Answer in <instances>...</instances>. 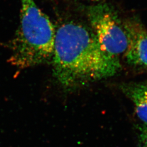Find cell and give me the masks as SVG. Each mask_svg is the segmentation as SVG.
Instances as JSON below:
<instances>
[{
  "mask_svg": "<svg viewBox=\"0 0 147 147\" xmlns=\"http://www.w3.org/2000/svg\"><path fill=\"white\" fill-rule=\"evenodd\" d=\"M142 140L146 147H147V127L142 134Z\"/></svg>",
  "mask_w": 147,
  "mask_h": 147,
  "instance_id": "8992f818",
  "label": "cell"
},
{
  "mask_svg": "<svg viewBox=\"0 0 147 147\" xmlns=\"http://www.w3.org/2000/svg\"><path fill=\"white\" fill-rule=\"evenodd\" d=\"M51 61L53 77L67 90L110 78L121 68L119 60L102 51L90 27L74 21L56 29Z\"/></svg>",
  "mask_w": 147,
  "mask_h": 147,
  "instance_id": "6da1fadb",
  "label": "cell"
},
{
  "mask_svg": "<svg viewBox=\"0 0 147 147\" xmlns=\"http://www.w3.org/2000/svg\"><path fill=\"white\" fill-rule=\"evenodd\" d=\"M20 1V24L9 44V61L25 69L51 61L56 29L34 0Z\"/></svg>",
  "mask_w": 147,
  "mask_h": 147,
  "instance_id": "7a4b0ae2",
  "label": "cell"
},
{
  "mask_svg": "<svg viewBox=\"0 0 147 147\" xmlns=\"http://www.w3.org/2000/svg\"><path fill=\"white\" fill-rule=\"evenodd\" d=\"M83 1H92V2H99L101 0H83Z\"/></svg>",
  "mask_w": 147,
  "mask_h": 147,
  "instance_id": "52a82bcc",
  "label": "cell"
},
{
  "mask_svg": "<svg viewBox=\"0 0 147 147\" xmlns=\"http://www.w3.org/2000/svg\"><path fill=\"white\" fill-rule=\"evenodd\" d=\"M128 39L124 53L129 64L147 69V32L141 22L130 19L123 23Z\"/></svg>",
  "mask_w": 147,
  "mask_h": 147,
  "instance_id": "277c9868",
  "label": "cell"
},
{
  "mask_svg": "<svg viewBox=\"0 0 147 147\" xmlns=\"http://www.w3.org/2000/svg\"><path fill=\"white\" fill-rule=\"evenodd\" d=\"M90 28L102 51L111 58L119 60L128 46V39L123 23L110 5L98 3L87 8Z\"/></svg>",
  "mask_w": 147,
  "mask_h": 147,
  "instance_id": "3957f363",
  "label": "cell"
},
{
  "mask_svg": "<svg viewBox=\"0 0 147 147\" xmlns=\"http://www.w3.org/2000/svg\"><path fill=\"white\" fill-rule=\"evenodd\" d=\"M119 88L131 100L137 117L147 125V82L123 83Z\"/></svg>",
  "mask_w": 147,
  "mask_h": 147,
  "instance_id": "5b68a950",
  "label": "cell"
}]
</instances>
